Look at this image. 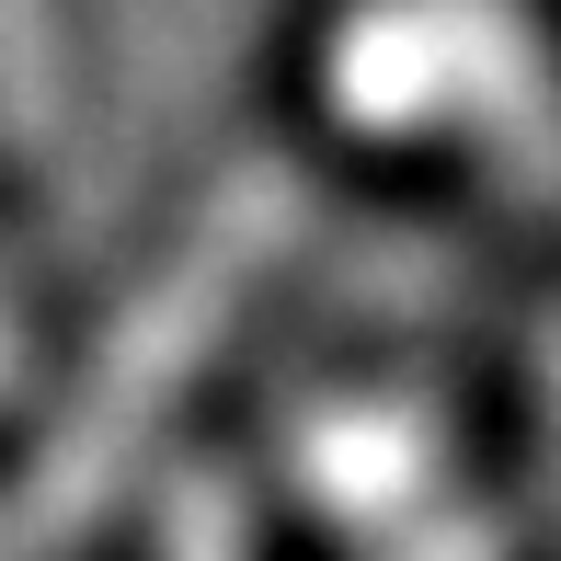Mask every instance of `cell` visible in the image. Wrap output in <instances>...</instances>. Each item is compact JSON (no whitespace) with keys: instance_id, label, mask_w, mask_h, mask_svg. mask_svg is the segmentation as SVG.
Returning <instances> with one entry per match:
<instances>
[{"instance_id":"7a4b0ae2","label":"cell","mask_w":561,"mask_h":561,"mask_svg":"<svg viewBox=\"0 0 561 561\" xmlns=\"http://www.w3.org/2000/svg\"><path fill=\"white\" fill-rule=\"evenodd\" d=\"M321 92L355 138H436V126H516L550 92V46L527 0H355Z\"/></svg>"},{"instance_id":"5b68a950","label":"cell","mask_w":561,"mask_h":561,"mask_svg":"<svg viewBox=\"0 0 561 561\" xmlns=\"http://www.w3.org/2000/svg\"><path fill=\"white\" fill-rule=\"evenodd\" d=\"M161 561H252L241 493H229L218 470H184V481H161Z\"/></svg>"},{"instance_id":"3957f363","label":"cell","mask_w":561,"mask_h":561,"mask_svg":"<svg viewBox=\"0 0 561 561\" xmlns=\"http://www.w3.org/2000/svg\"><path fill=\"white\" fill-rule=\"evenodd\" d=\"M287 470H298V493H310L321 516H344V527H390V516H413V504L436 493V470H447V424L424 413V401L344 390V401H310V413L287 424Z\"/></svg>"},{"instance_id":"8992f818","label":"cell","mask_w":561,"mask_h":561,"mask_svg":"<svg viewBox=\"0 0 561 561\" xmlns=\"http://www.w3.org/2000/svg\"><path fill=\"white\" fill-rule=\"evenodd\" d=\"M390 561H504V527L493 516H424Z\"/></svg>"},{"instance_id":"6da1fadb","label":"cell","mask_w":561,"mask_h":561,"mask_svg":"<svg viewBox=\"0 0 561 561\" xmlns=\"http://www.w3.org/2000/svg\"><path fill=\"white\" fill-rule=\"evenodd\" d=\"M298 207H310V195H298L287 161H241L207 207H195L184 252L115 310V333L92 355L69 424L46 436V458L0 481V561H58L126 493V470L149 458V436H161V413H172V390L218 355L229 310L252 298V275L298 241Z\"/></svg>"},{"instance_id":"52a82bcc","label":"cell","mask_w":561,"mask_h":561,"mask_svg":"<svg viewBox=\"0 0 561 561\" xmlns=\"http://www.w3.org/2000/svg\"><path fill=\"white\" fill-rule=\"evenodd\" d=\"M0 378H12V321H0Z\"/></svg>"},{"instance_id":"ba28073f","label":"cell","mask_w":561,"mask_h":561,"mask_svg":"<svg viewBox=\"0 0 561 561\" xmlns=\"http://www.w3.org/2000/svg\"><path fill=\"white\" fill-rule=\"evenodd\" d=\"M550 390H561V344H550Z\"/></svg>"},{"instance_id":"277c9868","label":"cell","mask_w":561,"mask_h":561,"mask_svg":"<svg viewBox=\"0 0 561 561\" xmlns=\"http://www.w3.org/2000/svg\"><path fill=\"white\" fill-rule=\"evenodd\" d=\"M58 0H0V126L12 138H46L58 126Z\"/></svg>"}]
</instances>
